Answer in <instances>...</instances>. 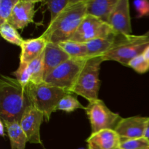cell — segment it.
<instances>
[{"label": "cell", "instance_id": "8", "mask_svg": "<svg viewBox=\"0 0 149 149\" xmlns=\"http://www.w3.org/2000/svg\"><path fill=\"white\" fill-rule=\"evenodd\" d=\"M117 35L109 23L94 16L87 15L69 40L85 43L93 39L111 38Z\"/></svg>", "mask_w": 149, "mask_h": 149}, {"label": "cell", "instance_id": "3", "mask_svg": "<svg viewBox=\"0 0 149 149\" xmlns=\"http://www.w3.org/2000/svg\"><path fill=\"white\" fill-rule=\"evenodd\" d=\"M148 46L149 37L144 35L118 34L113 46L102 58L103 61H116L127 66L131 60L142 55Z\"/></svg>", "mask_w": 149, "mask_h": 149}, {"label": "cell", "instance_id": "23", "mask_svg": "<svg viewBox=\"0 0 149 149\" xmlns=\"http://www.w3.org/2000/svg\"><path fill=\"white\" fill-rule=\"evenodd\" d=\"M19 0H0V25L8 23Z\"/></svg>", "mask_w": 149, "mask_h": 149}, {"label": "cell", "instance_id": "6", "mask_svg": "<svg viewBox=\"0 0 149 149\" xmlns=\"http://www.w3.org/2000/svg\"><path fill=\"white\" fill-rule=\"evenodd\" d=\"M88 58H69L48 74L44 81L72 93L73 88Z\"/></svg>", "mask_w": 149, "mask_h": 149}, {"label": "cell", "instance_id": "21", "mask_svg": "<svg viewBox=\"0 0 149 149\" xmlns=\"http://www.w3.org/2000/svg\"><path fill=\"white\" fill-rule=\"evenodd\" d=\"M0 33L4 40L13 45L21 47L24 42V39L17 32V29L9 23L0 25Z\"/></svg>", "mask_w": 149, "mask_h": 149}, {"label": "cell", "instance_id": "14", "mask_svg": "<svg viewBox=\"0 0 149 149\" xmlns=\"http://www.w3.org/2000/svg\"><path fill=\"white\" fill-rule=\"evenodd\" d=\"M44 54L45 78L61 63L71 58L58 44L52 42L47 43Z\"/></svg>", "mask_w": 149, "mask_h": 149}, {"label": "cell", "instance_id": "26", "mask_svg": "<svg viewBox=\"0 0 149 149\" xmlns=\"http://www.w3.org/2000/svg\"><path fill=\"white\" fill-rule=\"evenodd\" d=\"M13 75L15 76L16 79L24 87L31 82V74L29 68V63H20L17 70L13 72Z\"/></svg>", "mask_w": 149, "mask_h": 149}, {"label": "cell", "instance_id": "1", "mask_svg": "<svg viewBox=\"0 0 149 149\" xmlns=\"http://www.w3.org/2000/svg\"><path fill=\"white\" fill-rule=\"evenodd\" d=\"M86 15L87 0H70L42 36L47 42L55 44L69 40Z\"/></svg>", "mask_w": 149, "mask_h": 149}, {"label": "cell", "instance_id": "9", "mask_svg": "<svg viewBox=\"0 0 149 149\" xmlns=\"http://www.w3.org/2000/svg\"><path fill=\"white\" fill-rule=\"evenodd\" d=\"M45 116L43 113L35 108L33 105L28 106L25 110L20 125L28 138L29 143L42 145L40 136V128Z\"/></svg>", "mask_w": 149, "mask_h": 149}, {"label": "cell", "instance_id": "16", "mask_svg": "<svg viewBox=\"0 0 149 149\" xmlns=\"http://www.w3.org/2000/svg\"><path fill=\"white\" fill-rule=\"evenodd\" d=\"M119 0H87V15L108 23L109 17Z\"/></svg>", "mask_w": 149, "mask_h": 149}, {"label": "cell", "instance_id": "2", "mask_svg": "<svg viewBox=\"0 0 149 149\" xmlns=\"http://www.w3.org/2000/svg\"><path fill=\"white\" fill-rule=\"evenodd\" d=\"M31 103L26 87L15 78L1 75L0 79V119L20 122L25 110Z\"/></svg>", "mask_w": 149, "mask_h": 149}, {"label": "cell", "instance_id": "12", "mask_svg": "<svg viewBox=\"0 0 149 149\" xmlns=\"http://www.w3.org/2000/svg\"><path fill=\"white\" fill-rule=\"evenodd\" d=\"M39 1L19 0L15 7L8 23L17 30H23L30 23H33L36 14L35 6Z\"/></svg>", "mask_w": 149, "mask_h": 149}, {"label": "cell", "instance_id": "4", "mask_svg": "<svg viewBox=\"0 0 149 149\" xmlns=\"http://www.w3.org/2000/svg\"><path fill=\"white\" fill-rule=\"evenodd\" d=\"M26 91L31 104L43 113L47 122L49 121L52 113L57 111L61 99L67 93H70L45 81L40 84L30 82L26 86Z\"/></svg>", "mask_w": 149, "mask_h": 149}, {"label": "cell", "instance_id": "13", "mask_svg": "<svg viewBox=\"0 0 149 149\" xmlns=\"http://www.w3.org/2000/svg\"><path fill=\"white\" fill-rule=\"evenodd\" d=\"M121 138L114 130H103L92 133L87 139L88 149H119Z\"/></svg>", "mask_w": 149, "mask_h": 149}, {"label": "cell", "instance_id": "29", "mask_svg": "<svg viewBox=\"0 0 149 149\" xmlns=\"http://www.w3.org/2000/svg\"><path fill=\"white\" fill-rule=\"evenodd\" d=\"M6 127H5V125H4V122L0 119V135H1L2 137H5L6 136Z\"/></svg>", "mask_w": 149, "mask_h": 149}, {"label": "cell", "instance_id": "15", "mask_svg": "<svg viewBox=\"0 0 149 149\" xmlns=\"http://www.w3.org/2000/svg\"><path fill=\"white\" fill-rule=\"evenodd\" d=\"M47 42L41 35L35 39L24 40L20 47L21 52L20 55V63H29L37 58L45 51Z\"/></svg>", "mask_w": 149, "mask_h": 149}, {"label": "cell", "instance_id": "27", "mask_svg": "<svg viewBox=\"0 0 149 149\" xmlns=\"http://www.w3.org/2000/svg\"><path fill=\"white\" fill-rule=\"evenodd\" d=\"M127 66L132 68L138 74H145L149 71V63L145 59L143 54L131 60Z\"/></svg>", "mask_w": 149, "mask_h": 149}, {"label": "cell", "instance_id": "20", "mask_svg": "<svg viewBox=\"0 0 149 149\" xmlns=\"http://www.w3.org/2000/svg\"><path fill=\"white\" fill-rule=\"evenodd\" d=\"M44 52L39 56L29 63L31 74V82L40 84L45 80V64H44Z\"/></svg>", "mask_w": 149, "mask_h": 149}, {"label": "cell", "instance_id": "31", "mask_svg": "<svg viewBox=\"0 0 149 149\" xmlns=\"http://www.w3.org/2000/svg\"><path fill=\"white\" fill-rule=\"evenodd\" d=\"M144 137H145L146 138H147L149 141V119L148 121V123H147L146 129V132H145V136Z\"/></svg>", "mask_w": 149, "mask_h": 149}, {"label": "cell", "instance_id": "32", "mask_svg": "<svg viewBox=\"0 0 149 149\" xmlns=\"http://www.w3.org/2000/svg\"><path fill=\"white\" fill-rule=\"evenodd\" d=\"M144 36H147V37H149V30L148 31L146 32V33H144Z\"/></svg>", "mask_w": 149, "mask_h": 149}, {"label": "cell", "instance_id": "25", "mask_svg": "<svg viewBox=\"0 0 149 149\" xmlns=\"http://www.w3.org/2000/svg\"><path fill=\"white\" fill-rule=\"evenodd\" d=\"M69 2L70 0H52V1H44V3L47 4L48 10L50 13L49 23H52L55 20L58 15L63 10V9Z\"/></svg>", "mask_w": 149, "mask_h": 149}, {"label": "cell", "instance_id": "5", "mask_svg": "<svg viewBox=\"0 0 149 149\" xmlns=\"http://www.w3.org/2000/svg\"><path fill=\"white\" fill-rule=\"evenodd\" d=\"M103 62L102 57L90 58L84 68L71 93L80 95L89 101L98 99L100 81L99 79L100 65Z\"/></svg>", "mask_w": 149, "mask_h": 149}, {"label": "cell", "instance_id": "7", "mask_svg": "<svg viewBox=\"0 0 149 149\" xmlns=\"http://www.w3.org/2000/svg\"><path fill=\"white\" fill-rule=\"evenodd\" d=\"M85 112L90 122L92 133L103 130H114L122 119L119 113L111 111L99 98L89 101Z\"/></svg>", "mask_w": 149, "mask_h": 149}, {"label": "cell", "instance_id": "24", "mask_svg": "<svg viewBox=\"0 0 149 149\" xmlns=\"http://www.w3.org/2000/svg\"><path fill=\"white\" fill-rule=\"evenodd\" d=\"M119 149H149V141L145 137L121 140Z\"/></svg>", "mask_w": 149, "mask_h": 149}, {"label": "cell", "instance_id": "28", "mask_svg": "<svg viewBox=\"0 0 149 149\" xmlns=\"http://www.w3.org/2000/svg\"><path fill=\"white\" fill-rule=\"evenodd\" d=\"M133 4L138 13V17H143L149 15V1L147 0H136Z\"/></svg>", "mask_w": 149, "mask_h": 149}, {"label": "cell", "instance_id": "11", "mask_svg": "<svg viewBox=\"0 0 149 149\" xmlns=\"http://www.w3.org/2000/svg\"><path fill=\"white\" fill-rule=\"evenodd\" d=\"M108 23L117 34H131L132 26L128 0L118 1L109 17Z\"/></svg>", "mask_w": 149, "mask_h": 149}, {"label": "cell", "instance_id": "22", "mask_svg": "<svg viewBox=\"0 0 149 149\" xmlns=\"http://www.w3.org/2000/svg\"><path fill=\"white\" fill-rule=\"evenodd\" d=\"M77 109L86 110V107L82 106L77 97L73 95V93H67L61 99L57 106V111H62L67 113H71Z\"/></svg>", "mask_w": 149, "mask_h": 149}, {"label": "cell", "instance_id": "17", "mask_svg": "<svg viewBox=\"0 0 149 149\" xmlns=\"http://www.w3.org/2000/svg\"><path fill=\"white\" fill-rule=\"evenodd\" d=\"M2 121L5 125L7 135L10 139L11 149L26 148V143L29 142V141L26 133L20 126V122Z\"/></svg>", "mask_w": 149, "mask_h": 149}, {"label": "cell", "instance_id": "18", "mask_svg": "<svg viewBox=\"0 0 149 149\" xmlns=\"http://www.w3.org/2000/svg\"><path fill=\"white\" fill-rule=\"evenodd\" d=\"M116 36L111 38H100L85 42L89 58L102 57L111 48Z\"/></svg>", "mask_w": 149, "mask_h": 149}, {"label": "cell", "instance_id": "19", "mask_svg": "<svg viewBox=\"0 0 149 149\" xmlns=\"http://www.w3.org/2000/svg\"><path fill=\"white\" fill-rule=\"evenodd\" d=\"M58 45L71 58H88L87 47L85 44L73 41H64L58 43Z\"/></svg>", "mask_w": 149, "mask_h": 149}, {"label": "cell", "instance_id": "10", "mask_svg": "<svg viewBox=\"0 0 149 149\" xmlns=\"http://www.w3.org/2000/svg\"><path fill=\"white\" fill-rule=\"evenodd\" d=\"M148 119L149 117L141 116L122 118L114 130L121 140L143 138L145 136Z\"/></svg>", "mask_w": 149, "mask_h": 149}, {"label": "cell", "instance_id": "30", "mask_svg": "<svg viewBox=\"0 0 149 149\" xmlns=\"http://www.w3.org/2000/svg\"><path fill=\"white\" fill-rule=\"evenodd\" d=\"M143 55V57L145 58V59L146 60L147 62L149 63V46L144 50Z\"/></svg>", "mask_w": 149, "mask_h": 149}]
</instances>
